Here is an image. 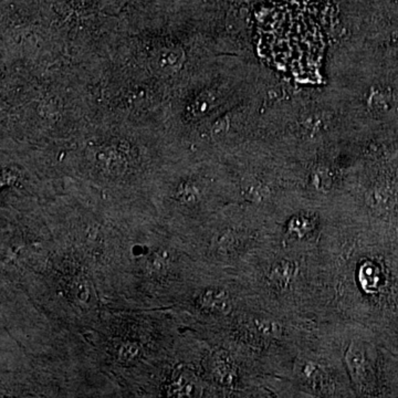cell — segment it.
Instances as JSON below:
<instances>
[{
    "mask_svg": "<svg viewBox=\"0 0 398 398\" xmlns=\"http://www.w3.org/2000/svg\"><path fill=\"white\" fill-rule=\"evenodd\" d=\"M141 355V348L135 343H125L119 351V361L125 364H132L138 361Z\"/></svg>",
    "mask_w": 398,
    "mask_h": 398,
    "instance_id": "8",
    "label": "cell"
},
{
    "mask_svg": "<svg viewBox=\"0 0 398 398\" xmlns=\"http://www.w3.org/2000/svg\"><path fill=\"white\" fill-rule=\"evenodd\" d=\"M177 197L183 204L191 205L196 202L199 198V193L195 186L191 184H183L177 191Z\"/></svg>",
    "mask_w": 398,
    "mask_h": 398,
    "instance_id": "9",
    "label": "cell"
},
{
    "mask_svg": "<svg viewBox=\"0 0 398 398\" xmlns=\"http://www.w3.org/2000/svg\"><path fill=\"white\" fill-rule=\"evenodd\" d=\"M360 282L365 289L371 291L378 286L380 278H378V271L376 267L371 263H365L362 265L361 270H360Z\"/></svg>",
    "mask_w": 398,
    "mask_h": 398,
    "instance_id": "5",
    "label": "cell"
},
{
    "mask_svg": "<svg viewBox=\"0 0 398 398\" xmlns=\"http://www.w3.org/2000/svg\"><path fill=\"white\" fill-rule=\"evenodd\" d=\"M297 272V267L295 263L291 260H281L271 268L269 279L271 283L274 284L276 287L286 289L295 280Z\"/></svg>",
    "mask_w": 398,
    "mask_h": 398,
    "instance_id": "2",
    "label": "cell"
},
{
    "mask_svg": "<svg viewBox=\"0 0 398 398\" xmlns=\"http://www.w3.org/2000/svg\"><path fill=\"white\" fill-rule=\"evenodd\" d=\"M199 305L210 312L226 314L230 309V299L223 290L210 289L199 297Z\"/></svg>",
    "mask_w": 398,
    "mask_h": 398,
    "instance_id": "1",
    "label": "cell"
},
{
    "mask_svg": "<svg viewBox=\"0 0 398 398\" xmlns=\"http://www.w3.org/2000/svg\"><path fill=\"white\" fill-rule=\"evenodd\" d=\"M331 181H330V177L327 176V172H316L314 174V184H316L318 189H327V186L330 185Z\"/></svg>",
    "mask_w": 398,
    "mask_h": 398,
    "instance_id": "12",
    "label": "cell"
},
{
    "mask_svg": "<svg viewBox=\"0 0 398 398\" xmlns=\"http://www.w3.org/2000/svg\"><path fill=\"white\" fill-rule=\"evenodd\" d=\"M212 100H210L208 96H202V98H198L196 102H195L194 106H193V113L194 115H202L205 112H207L209 110L210 106H207V104L212 105Z\"/></svg>",
    "mask_w": 398,
    "mask_h": 398,
    "instance_id": "11",
    "label": "cell"
},
{
    "mask_svg": "<svg viewBox=\"0 0 398 398\" xmlns=\"http://www.w3.org/2000/svg\"><path fill=\"white\" fill-rule=\"evenodd\" d=\"M228 128V122L226 119H221L219 122L216 123L214 128V134L215 135H221V133H225Z\"/></svg>",
    "mask_w": 398,
    "mask_h": 398,
    "instance_id": "13",
    "label": "cell"
},
{
    "mask_svg": "<svg viewBox=\"0 0 398 398\" xmlns=\"http://www.w3.org/2000/svg\"><path fill=\"white\" fill-rule=\"evenodd\" d=\"M314 228V223L310 218L304 217V216H297L290 221L288 225L290 234L295 236L302 237L309 234L312 229Z\"/></svg>",
    "mask_w": 398,
    "mask_h": 398,
    "instance_id": "7",
    "label": "cell"
},
{
    "mask_svg": "<svg viewBox=\"0 0 398 398\" xmlns=\"http://www.w3.org/2000/svg\"><path fill=\"white\" fill-rule=\"evenodd\" d=\"M345 358H346V363L350 369L351 375L354 377V380L362 382L364 374H365V369H367V358L364 354L362 345L355 342L352 343Z\"/></svg>",
    "mask_w": 398,
    "mask_h": 398,
    "instance_id": "3",
    "label": "cell"
},
{
    "mask_svg": "<svg viewBox=\"0 0 398 398\" xmlns=\"http://www.w3.org/2000/svg\"><path fill=\"white\" fill-rule=\"evenodd\" d=\"M257 327L263 334L270 335V337H276V335L281 334V327L280 324L274 321H259L257 322Z\"/></svg>",
    "mask_w": 398,
    "mask_h": 398,
    "instance_id": "10",
    "label": "cell"
},
{
    "mask_svg": "<svg viewBox=\"0 0 398 398\" xmlns=\"http://www.w3.org/2000/svg\"><path fill=\"white\" fill-rule=\"evenodd\" d=\"M98 163L104 170H109L112 174H119L122 170L123 161L115 151L101 152V154L98 155Z\"/></svg>",
    "mask_w": 398,
    "mask_h": 398,
    "instance_id": "6",
    "label": "cell"
},
{
    "mask_svg": "<svg viewBox=\"0 0 398 398\" xmlns=\"http://www.w3.org/2000/svg\"><path fill=\"white\" fill-rule=\"evenodd\" d=\"M156 62L159 69L164 73H175L183 66V50L177 47L164 48L159 52Z\"/></svg>",
    "mask_w": 398,
    "mask_h": 398,
    "instance_id": "4",
    "label": "cell"
}]
</instances>
